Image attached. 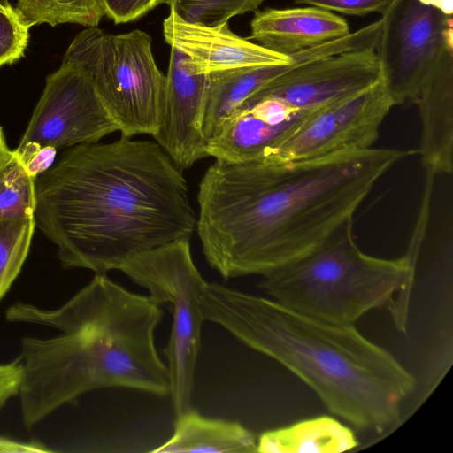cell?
Listing matches in <instances>:
<instances>
[{
    "label": "cell",
    "mask_w": 453,
    "mask_h": 453,
    "mask_svg": "<svg viewBox=\"0 0 453 453\" xmlns=\"http://www.w3.org/2000/svg\"><path fill=\"white\" fill-rule=\"evenodd\" d=\"M104 15L115 24L136 20L166 0H100Z\"/></svg>",
    "instance_id": "d4e9b609"
},
{
    "label": "cell",
    "mask_w": 453,
    "mask_h": 453,
    "mask_svg": "<svg viewBox=\"0 0 453 453\" xmlns=\"http://www.w3.org/2000/svg\"><path fill=\"white\" fill-rule=\"evenodd\" d=\"M415 104L421 119L418 150L426 171L451 174L453 168V49L443 50L423 81Z\"/></svg>",
    "instance_id": "5bb4252c"
},
{
    "label": "cell",
    "mask_w": 453,
    "mask_h": 453,
    "mask_svg": "<svg viewBox=\"0 0 453 453\" xmlns=\"http://www.w3.org/2000/svg\"><path fill=\"white\" fill-rule=\"evenodd\" d=\"M407 150L375 149L295 162L215 159L197 194L196 228L225 279L268 274L308 255L345 222Z\"/></svg>",
    "instance_id": "6da1fadb"
},
{
    "label": "cell",
    "mask_w": 453,
    "mask_h": 453,
    "mask_svg": "<svg viewBox=\"0 0 453 453\" xmlns=\"http://www.w3.org/2000/svg\"><path fill=\"white\" fill-rule=\"evenodd\" d=\"M165 42L182 51L200 73H210L242 67L284 64L292 61L250 42L228 27H207L181 21L171 13L164 19Z\"/></svg>",
    "instance_id": "4fadbf2b"
},
{
    "label": "cell",
    "mask_w": 453,
    "mask_h": 453,
    "mask_svg": "<svg viewBox=\"0 0 453 453\" xmlns=\"http://www.w3.org/2000/svg\"><path fill=\"white\" fill-rule=\"evenodd\" d=\"M15 7L32 26L74 23L90 27L104 16L100 0H17Z\"/></svg>",
    "instance_id": "d6986e66"
},
{
    "label": "cell",
    "mask_w": 453,
    "mask_h": 453,
    "mask_svg": "<svg viewBox=\"0 0 453 453\" xmlns=\"http://www.w3.org/2000/svg\"><path fill=\"white\" fill-rule=\"evenodd\" d=\"M43 453L52 452L50 449L37 441H18L0 437V453Z\"/></svg>",
    "instance_id": "4316f807"
},
{
    "label": "cell",
    "mask_w": 453,
    "mask_h": 453,
    "mask_svg": "<svg viewBox=\"0 0 453 453\" xmlns=\"http://www.w3.org/2000/svg\"><path fill=\"white\" fill-rule=\"evenodd\" d=\"M161 306L150 296L132 293L104 273L57 309L17 303L9 322L54 327L50 338L20 341L22 418L33 427L55 410L89 391L127 388L170 395L167 365L159 357L154 332Z\"/></svg>",
    "instance_id": "3957f363"
},
{
    "label": "cell",
    "mask_w": 453,
    "mask_h": 453,
    "mask_svg": "<svg viewBox=\"0 0 453 453\" xmlns=\"http://www.w3.org/2000/svg\"><path fill=\"white\" fill-rule=\"evenodd\" d=\"M390 2L391 0H295L299 4L354 16L382 13Z\"/></svg>",
    "instance_id": "cb8c5ba5"
},
{
    "label": "cell",
    "mask_w": 453,
    "mask_h": 453,
    "mask_svg": "<svg viewBox=\"0 0 453 453\" xmlns=\"http://www.w3.org/2000/svg\"><path fill=\"white\" fill-rule=\"evenodd\" d=\"M208 73H200L180 50L171 47L164 112L153 136L180 169L208 157L202 132Z\"/></svg>",
    "instance_id": "7c38bea8"
},
{
    "label": "cell",
    "mask_w": 453,
    "mask_h": 453,
    "mask_svg": "<svg viewBox=\"0 0 453 453\" xmlns=\"http://www.w3.org/2000/svg\"><path fill=\"white\" fill-rule=\"evenodd\" d=\"M119 127L88 75L62 60L45 87L16 150L23 164L45 149L95 143Z\"/></svg>",
    "instance_id": "9c48e42d"
},
{
    "label": "cell",
    "mask_w": 453,
    "mask_h": 453,
    "mask_svg": "<svg viewBox=\"0 0 453 453\" xmlns=\"http://www.w3.org/2000/svg\"><path fill=\"white\" fill-rule=\"evenodd\" d=\"M257 442L240 423L206 418L191 408L176 417L173 435L150 452L251 453Z\"/></svg>",
    "instance_id": "e0dca14e"
},
{
    "label": "cell",
    "mask_w": 453,
    "mask_h": 453,
    "mask_svg": "<svg viewBox=\"0 0 453 453\" xmlns=\"http://www.w3.org/2000/svg\"><path fill=\"white\" fill-rule=\"evenodd\" d=\"M395 106L382 78L308 119L265 162L314 160L372 148Z\"/></svg>",
    "instance_id": "30bf717a"
},
{
    "label": "cell",
    "mask_w": 453,
    "mask_h": 453,
    "mask_svg": "<svg viewBox=\"0 0 453 453\" xmlns=\"http://www.w3.org/2000/svg\"><path fill=\"white\" fill-rule=\"evenodd\" d=\"M334 51L327 42L297 52L284 64L263 65L208 73L202 132L207 142L224 120L255 91L296 65L328 57Z\"/></svg>",
    "instance_id": "2e32d148"
},
{
    "label": "cell",
    "mask_w": 453,
    "mask_h": 453,
    "mask_svg": "<svg viewBox=\"0 0 453 453\" xmlns=\"http://www.w3.org/2000/svg\"><path fill=\"white\" fill-rule=\"evenodd\" d=\"M119 271L146 288L149 296L172 314L167 360L170 395L177 416L192 408L195 372L205 320L201 297L206 284L195 265L188 239H180L141 253Z\"/></svg>",
    "instance_id": "52a82bcc"
},
{
    "label": "cell",
    "mask_w": 453,
    "mask_h": 453,
    "mask_svg": "<svg viewBox=\"0 0 453 453\" xmlns=\"http://www.w3.org/2000/svg\"><path fill=\"white\" fill-rule=\"evenodd\" d=\"M35 227L34 218L0 219V300L22 268Z\"/></svg>",
    "instance_id": "44dd1931"
},
{
    "label": "cell",
    "mask_w": 453,
    "mask_h": 453,
    "mask_svg": "<svg viewBox=\"0 0 453 453\" xmlns=\"http://www.w3.org/2000/svg\"><path fill=\"white\" fill-rule=\"evenodd\" d=\"M13 150H11L5 142L3 129L0 127V170L6 162L12 157Z\"/></svg>",
    "instance_id": "83f0119b"
},
{
    "label": "cell",
    "mask_w": 453,
    "mask_h": 453,
    "mask_svg": "<svg viewBox=\"0 0 453 453\" xmlns=\"http://www.w3.org/2000/svg\"><path fill=\"white\" fill-rule=\"evenodd\" d=\"M35 178L13 150L0 170V219L34 218Z\"/></svg>",
    "instance_id": "ffe728a7"
},
{
    "label": "cell",
    "mask_w": 453,
    "mask_h": 453,
    "mask_svg": "<svg viewBox=\"0 0 453 453\" xmlns=\"http://www.w3.org/2000/svg\"><path fill=\"white\" fill-rule=\"evenodd\" d=\"M426 226L419 219L405 255L385 259L359 250L349 219L308 255L264 275L258 286L293 310L338 325L385 308L404 331Z\"/></svg>",
    "instance_id": "5b68a950"
},
{
    "label": "cell",
    "mask_w": 453,
    "mask_h": 453,
    "mask_svg": "<svg viewBox=\"0 0 453 453\" xmlns=\"http://www.w3.org/2000/svg\"><path fill=\"white\" fill-rule=\"evenodd\" d=\"M353 431L337 419L321 416L264 432L257 442L260 453H339L357 447Z\"/></svg>",
    "instance_id": "ac0fdd59"
},
{
    "label": "cell",
    "mask_w": 453,
    "mask_h": 453,
    "mask_svg": "<svg viewBox=\"0 0 453 453\" xmlns=\"http://www.w3.org/2000/svg\"><path fill=\"white\" fill-rule=\"evenodd\" d=\"M35 188V226L65 268L106 274L190 240L196 228L182 169L157 142L121 136L73 146L36 176Z\"/></svg>",
    "instance_id": "7a4b0ae2"
},
{
    "label": "cell",
    "mask_w": 453,
    "mask_h": 453,
    "mask_svg": "<svg viewBox=\"0 0 453 453\" xmlns=\"http://www.w3.org/2000/svg\"><path fill=\"white\" fill-rule=\"evenodd\" d=\"M22 380V363L19 357L0 365V411L6 402L19 392Z\"/></svg>",
    "instance_id": "484cf974"
},
{
    "label": "cell",
    "mask_w": 453,
    "mask_h": 453,
    "mask_svg": "<svg viewBox=\"0 0 453 453\" xmlns=\"http://www.w3.org/2000/svg\"><path fill=\"white\" fill-rule=\"evenodd\" d=\"M0 4L4 5V6H8L11 4H10L9 0H0Z\"/></svg>",
    "instance_id": "f1b7e54d"
},
{
    "label": "cell",
    "mask_w": 453,
    "mask_h": 453,
    "mask_svg": "<svg viewBox=\"0 0 453 453\" xmlns=\"http://www.w3.org/2000/svg\"><path fill=\"white\" fill-rule=\"evenodd\" d=\"M250 28V38L286 57L350 33L343 18L313 6L256 11Z\"/></svg>",
    "instance_id": "9a60e30c"
},
{
    "label": "cell",
    "mask_w": 453,
    "mask_h": 453,
    "mask_svg": "<svg viewBox=\"0 0 453 453\" xmlns=\"http://www.w3.org/2000/svg\"><path fill=\"white\" fill-rule=\"evenodd\" d=\"M63 60L88 75L121 136L157 134L166 76L156 65L148 34L134 30L110 35L90 27L73 38Z\"/></svg>",
    "instance_id": "8992f818"
},
{
    "label": "cell",
    "mask_w": 453,
    "mask_h": 453,
    "mask_svg": "<svg viewBox=\"0 0 453 453\" xmlns=\"http://www.w3.org/2000/svg\"><path fill=\"white\" fill-rule=\"evenodd\" d=\"M380 78L375 49H365L296 65L261 89L290 111L310 118L327 105L373 85Z\"/></svg>",
    "instance_id": "8fae6325"
},
{
    "label": "cell",
    "mask_w": 453,
    "mask_h": 453,
    "mask_svg": "<svg viewBox=\"0 0 453 453\" xmlns=\"http://www.w3.org/2000/svg\"><path fill=\"white\" fill-rule=\"evenodd\" d=\"M453 0H391L381 13L375 49L395 105L415 104L443 50L453 49Z\"/></svg>",
    "instance_id": "ba28073f"
},
{
    "label": "cell",
    "mask_w": 453,
    "mask_h": 453,
    "mask_svg": "<svg viewBox=\"0 0 453 453\" xmlns=\"http://www.w3.org/2000/svg\"><path fill=\"white\" fill-rule=\"evenodd\" d=\"M265 0H166L170 12L181 21L207 27L228 23L230 18L256 12Z\"/></svg>",
    "instance_id": "7402d4cb"
},
{
    "label": "cell",
    "mask_w": 453,
    "mask_h": 453,
    "mask_svg": "<svg viewBox=\"0 0 453 453\" xmlns=\"http://www.w3.org/2000/svg\"><path fill=\"white\" fill-rule=\"evenodd\" d=\"M33 26L12 4H0V67L24 56Z\"/></svg>",
    "instance_id": "603a6c76"
},
{
    "label": "cell",
    "mask_w": 453,
    "mask_h": 453,
    "mask_svg": "<svg viewBox=\"0 0 453 453\" xmlns=\"http://www.w3.org/2000/svg\"><path fill=\"white\" fill-rule=\"evenodd\" d=\"M201 305L205 320L282 365L357 429L382 433L399 423L416 380L354 325L330 323L218 283L206 282Z\"/></svg>",
    "instance_id": "277c9868"
}]
</instances>
